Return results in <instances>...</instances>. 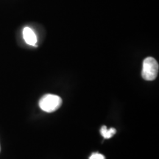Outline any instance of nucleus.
I'll list each match as a JSON object with an SVG mask.
<instances>
[{
	"mask_svg": "<svg viewBox=\"0 0 159 159\" xmlns=\"http://www.w3.org/2000/svg\"><path fill=\"white\" fill-rule=\"evenodd\" d=\"M116 129L111 128L110 129H107L106 126L103 125L100 129V134L102 136L104 137V139H110L114 135L116 134Z\"/></svg>",
	"mask_w": 159,
	"mask_h": 159,
	"instance_id": "nucleus-4",
	"label": "nucleus"
},
{
	"mask_svg": "<svg viewBox=\"0 0 159 159\" xmlns=\"http://www.w3.org/2000/svg\"><path fill=\"white\" fill-rule=\"evenodd\" d=\"M23 37L25 42L30 46H35L37 43V37L34 31L28 27L23 30Z\"/></svg>",
	"mask_w": 159,
	"mask_h": 159,
	"instance_id": "nucleus-3",
	"label": "nucleus"
},
{
	"mask_svg": "<svg viewBox=\"0 0 159 159\" xmlns=\"http://www.w3.org/2000/svg\"><path fill=\"white\" fill-rule=\"evenodd\" d=\"M89 159H105V158L102 154L98 153V152H94V153L91 154V156L89 157Z\"/></svg>",
	"mask_w": 159,
	"mask_h": 159,
	"instance_id": "nucleus-5",
	"label": "nucleus"
},
{
	"mask_svg": "<svg viewBox=\"0 0 159 159\" xmlns=\"http://www.w3.org/2000/svg\"><path fill=\"white\" fill-rule=\"evenodd\" d=\"M62 105V99L55 94H46L39 101L41 110L47 113L54 112Z\"/></svg>",
	"mask_w": 159,
	"mask_h": 159,
	"instance_id": "nucleus-2",
	"label": "nucleus"
},
{
	"mask_svg": "<svg viewBox=\"0 0 159 159\" xmlns=\"http://www.w3.org/2000/svg\"><path fill=\"white\" fill-rule=\"evenodd\" d=\"M158 63L153 57H148L143 61L142 75L145 80H154L158 76Z\"/></svg>",
	"mask_w": 159,
	"mask_h": 159,
	"instance_id": "nucleus-1",
	"label": "nucleus"
}]
</instances>
